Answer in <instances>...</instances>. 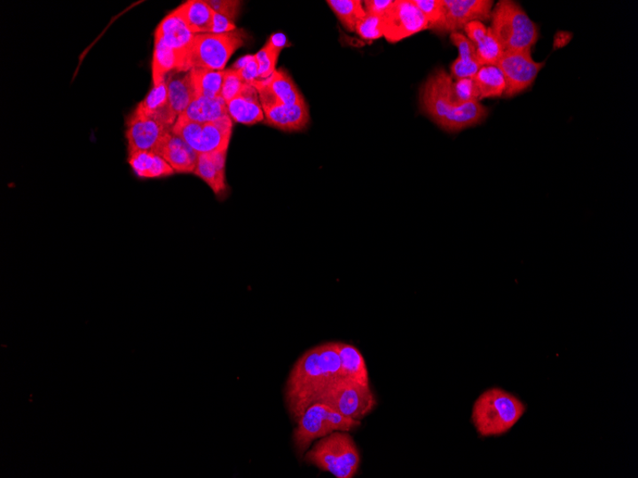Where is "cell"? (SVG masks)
Wrapping results in <instances>:
<instances>
[{
  "label": "cell",
  "mask_w": 638,
  "mask_h": 478,
  "mask_svg": "<svg viewBox=\"0 0 638 478\" xmlns=\"http://www.w3.org/2000/svg\"><path fill=\"white\" fill-rule=\"evenodd\" d=\"M246 36L243 30L220 35H195L187 58L186 71L193 68L223 71L236 50L245 44Z\"/></svg>",
  "instance_id": "52a82bcc"
},
{
  "label": "cell",
  "mask_w": 638,
  "mask_h": 478,
  "mask_svg": "<svg viewBox=\"0 0 638 478\" xmlns=\"http://www.w3.org/2000/svg\"><path fill=\"white\" fill-rule=\"evenodd\" d=\"M129 163L138 177L143 179L166 178L175 173L166 160L150 151L129 153Z\"/></svg>",
  "instance_id": "603a6c76"
},
{
  "label": "cell",
  "mask_w": 638,
  "mask_h": 478,
  "mask_svg": "<svg viewBox=\"0 0 638 478\" xmlns=\"http://www.w3.org/2000/svg\"><path fill=\"white\" fill-rule=\"evenodd\" d=\"M232 120L245 125H254L265 120L256 87L245 83L241 92L227 104Z\"/></svg>",
  "instance_id": "ffe728a7"
},
{
  "label": "cell",
  "mask_w": 638,
  "mask_h": 478,
  "mask_svg": "<svg viewBox=\"0 0 638 478\" xmlns=\"http://www.w3.org/2000/svg\"><path fill=\"white\" fill-rule=\"evenodd\" d=\"M341 359L342 377L344 380L370 386L366 362L360 350L354 345L336 342Z\"/></svg>",
  "instance_id": "7402d4cb"
},
{
  "label": "cell",
  "mask_w": 638,
  "mask_h": 478,
  "mask_svg": "<svg viewBox=\"0 0 638 478\" xmlns=\"http://www.w3.org/2000/svg\"><path fill=\"white\" fill-rule=\"evenodd\" d=\"M180 59L171 48L159 39H155L153 59L154 85L166 82L167 74L172 71L179 72Z\"/></svg>",
  "instance_id": "83f0119b"
},
{
  "label": "cell",
  "mask_w": 638,
  "mask_h": 478,
  "mask_svg": "<svg viewBox=\"0 0 638 478\" xmlns=\"http://www.w3.org/2000/svg\"><path fill=\"white\" fill-rule=\"evenodd\" d=\"M194 36L195 35L174 11L161 21L155 31V39L161 40L178 55L179 72H187V58L190 55Z\"/></svg>",
  "instance_id": "5bb4252c"
},
{
  "label": "cell",
  "mask_w": 638,
  "mask_h": 478,
  "mask_svg": "<svg viewBox=\"0 0 638 478\" xmlns=\"http://www.w3.org/2000/svg\"><path fill=\"white\" fill-rule=\"evenodd\" d=\"M327 4L350 32H356L357 24L366 16L364 3L360 0H328Z\"/></svg>",
  "instance_id": "f546056e"
},
{
  "label": "cell",
  "mask_w": 638,
  "mask_h": 478,
  "mask_svg": "<svg viewBox=\"0 0 638 478\" xmlns=\"http://www.w3.org/2000/svg\"><path fill=\"white\" fill-rule=\"evenodd\" d=\"M445 25L442 34H453L464 30L473 21L492 19V0H443Z\"/></svg>",
  "instance_id": "7c38bea8"
},
{
  "label": "cell",
  "mask_w": 638,
  "mask_h": 478,
  "mask_svg": "<svg viewBox=\"0 0 638 478\" xmlns=\"http://www.w3.org/2000/svg\"><path fill=\"white\" fill-rule=\"evenodd\" d=\"M356 32L362 40L367 42L377 41L383 36L382 18L366 14L356 27Z\"/></svg>",
  "instance_id": "e575fe53"
},
{
  "label": "cell",
  "mask_w": 638,
  "mask_h": 478,
  "mask_svg": "<svg viewBox=\"0 0 638 478\" xmlns=\"http://www.w3.org/2000/svg\"><path fill=\"white\" fill-rule=\"evenodd\" d=\"M525 411L527 408L516 396L492 388L475 401L471 420L481 437L501 436L518 423Z\"/></svg>",
  "instance_id": "3957f363"
},
{
  "label": "cell",
  "mask_w": 638,
  "mask_h": 478,
  "mask_svg": "<svg viewBox=\"0 0 638 478\" xmlns=\"http://www.w3.org/2000/svg\"><path fill=\"white\" fill-rule=\"evenodd\" d=\"M361 421L344 417L322 404L310 406L296 421L293 432V445L296 456L303 458L317 440L335 432H353Z\"/></svg>",
  "instance_id": "8992f818"
},
{
  "label": "cell",
  "mask_w": 638,
  "mask_h": 478,
  "mask_svg": "<svg viewBox=\"0 0 638 478\" xmlns=\"http://www.w3.org/2000/svg\"><path fill=\"white\" fill-rule=\"evenodd\" d=\"M303 456L310 466L327 472L336 478H353L357 475L361 457L352 435L335 432L311 445Z\"/></svg>",
  "instance_id": "277c9868"
},
{
  "label": "cell",
  "mask_w": 638,
  "mask_h": 478,
  "mask_svg": "<svg viewBox=\"0 0 638 478\" xmlns=\"http://www.w3.org/2000/svg\"><path fill=\"white\" fill-rule=\"evenodd\" d=\"M190 72L197 98L220 97L224 71L193 68Z\"/></svg>",
  "instance_id": "f1b7e54d"
},
{
  "label": "cell",
  "mask_w": 638,
  "mask_h": 478,
  "mask_svg": "<svg viewBox=\"0 0 638 478\" xmlns=\"http://www.w3.org/2000/svg\"><path fill=\"white\" fill-rule=\"evenodd\" d=\"M453 81L452 75L440 68L430 75L420 90L423 114L450 134L475 127L489 115V109L480 102L458 105L453 93Z\"/></svg>",
  "instance_id": "7a4b0ae2"
},
{
  "label": "cell",
  "mask_w": 638,
  "mask_h": 478,
  "mask_svg": "<svg viewBox=\"0 0 638 478\" xmlns=\"http://www.w3.org/2000/svg\"><path fill=\"white\" fill-rule=\"evenodd\" d=\"M245 82L240 71L229 69L224 71L220 97L228 104L243 90Z\"/></svg>",
  "instance_id": "d590c367"
},
{
  "label": "cell",
  "mask_w": 638,
  "mask_h": 478,
  "mask_svg": "<svg viewBox=\"0 0 638 478\" xmlns=\"http://www.w3.org/2000/svg\"><path fill=\"white\" fill-rule=\"evenodd\" d=\"M228 149L198 154L194 174L203 180L214 193L221 198L227 193L226 160Z\"/></svg>",
  "instance_id": "e0dca14e"
},
{
  "label": "cell",
  "mask_w": 638,
  "mask_h": 478,
  "mask_svg": "<svg viewBox=\"0 0 638 478\" xmlns=\"http://www.w3.org/2000/svg\"><path fill=\"white\" fill-rule=\"evenodd\" d=\"M236 30L235 23L233 20L224 17L215 12L214 25H212V30L210 34H227Z\"/></svg>",
  "instance_id": "ab89813d"
},
{
  "label": "cell",
  "mask_w": 638,
  "mask_h": 478,
  "mask_svg": "<svg viewBox=\"0 0 638 478\" xmlns=\"http://www.w3.org/2000/svg\"><path fill=\"white\" fill-rule=\"evenodd\" d=\"M453 93L458 105L480 102V94L473 78L453 81Z\"/></svg>",
  "instance_id": "836d02e7"
},
{
  "label": "cell",
  "mask_w": 638,
  "mask_h": 478,
  "mask_svg": "<svg viewBox=\"0 0 638 478\" xmlns=\"http://www.w3.org/2000/svg\"><path fill=\"white\" fill-rule=\"evenodd\" d=\"M429 29V21L413 0H395L382 17V34L390 43Z\"/></svg>",
  "instance_id": "30bf717a"
},
{
  "label": "cell",
  "mask_w": 638,
  "mask_h": 478,
  "mask_svg": "<svg viewBox=\"0 0 638 478\" xmlns=\"http://www.w3.org/2000/svg\"><path fill=\"white\" fill-rule=\"evenodd\" d=\"M344 417L361 421L377 407L376 396L370 386L360 385L340 377L317 401Z\"/></svg>",
  "instance_id": "ba28073f"
},
{
  "label": "cell",
  "mask_w": 638,
  "mask_h": 478,
  "mask_svg": "<svg viewBox=\"0 0 638 478\" xmlns=\"http://www.w3.org/2000/svg\"><path fill=\"white\" fill-rule=\"evenodd\" d=\"M252 85L258 92L260 104L268 106H296L306 103L295 82L285 70H275L266 81H257Z\"/></svg>",
  "instance_id": "4fadbf2b"
},
{
  "label": "cell",
  "mask_w": 638,
  "mask_h": 478,
  "mask_svg": "<svg viewBox=\"0 0 638 478\" xmlns=\"http://www.w3.org/2000/svg\"><path fill=\"white\" fill-rule=\"evenodd\" d=\"M340 377L342 366L336 342H325L306 350L295 362L284 387L285 406L292 420L296 423Z\"/></svg>",
  "instance_id": "6da1fadb"
},
{
  "label": "cell",
  "mask_w": 638,
  "mask_h": 478,
  "mask_svg": "<svg viewBox=\"0 0 638 478\" xmlns=\"http://www.w3.org/2000/svg\"><path fill=\"white\" fill-rule=\"evenodd\" d=\"M253 57H254L253 55H247V56L240 59L232 66V69L236 70V71L241 70L243 67H246L248 62L253 59Z\"/></svg>",
  "instance_id": "b9f144b4"
},
{
  "label": "cell",
  "mask_w": 638,
  "mask_h": 478,
  "mask_svg": "<svg viewBox=\"0 0 638 478\" xmlns=\"http://www.w3.org/2000/svg\"><path fill=\"white\" fill-rule=\"evenodd\" d=\"M207 4L212 10L217 12V14L233 21L240 15L241 2H235V0H209Z\"/></svg>",
  "instance_id": "8d00e7d4"
},
{
  "label": "cell",
  "mask_w": 638,
  "mask_h": 478,
  "mask_svg": "<svg viewBox=\"0 0 638 478\" xmlns=\"http://www.w3.org/2000/svg\"><path fill=\"white\" fill-rule=\"evenodd\" d=\"M126 137L129 153L135 151L154 153L161 138L170 132L161 123L134 111L128 121Z\"/></svg>",
  "instance_id": "9a60e30c"
},
{
  "label": "cell",
  "mask_w": 638,
  "mask_h": 478,
  "mask_svg": "<svg viewBox=\"0 0 638 478\" xmlns=\"http://www.w3.org/2000/svg\"><path fill=\"white\" fill-rule=\"evenodd\" d=\"M192 121L206 123L229 116L227 104L221 97L196 98L182 114Z\"/></svg>",
  "instance_id": "d4e9b609"
},
{
  "label": "cell",
  "mask_w": 638,
  "mask_h": 478,
  "mask_svg": "<svg viewBox=\"0 0 638 478\" xmlns=\"http://www.w3.org/2000/svg\"><path fill=\"white\" fill-rule=\"evenodd\" d=\"M154 153L166 160L177 173H194L196 169L198 153L172 131L161 138Z\"/></svg>",
  "instance_id": "2e32d148"
},
{
  "label": "cell",
  "mask_w": 638,
  "mask_h": 478,
  "mask_svg": "<svg viewBox=\"0 0 638 478\" xmlns=\"http://www.w3.org/2000/svg\"><path fill=\"white\" fill-rule=\"evenodd\" d=\"M473 79L478 87L480 100L504 96L506 80L497 66L482 67Z\"/></svg>",
  "instance_id": "4316f807"
},
{
  "label": "cell",
  "mask_w": 638,
  "mask_h": 478,
  "mask_svg": "<svg viewBox=\"0 0 638 478\" xmlns=\"http://www.w3.org/2000/svg\"><path fill=\"white\" fill-rule=\"evenodd\" d=\"M136 112L144 116L152 118L172 131L178 115L172 109L169 99L167 82L154 85L143 102L137 106Z\"/></svg>",
  "instance_id": "ac0fdd59"
},
{
  "label": "cell",
  "mask_w": 638,
  "mask_h": 478,
  "mask_svg": "<svg viewBox=\"0 0 638 478\" xmlns=\"http://www.w3.org/2000/svg\"><path fill=\"white\" fill-rule=\"evenodd\" d=\"M491 30L504 52L532 50L540 39V28L527 12L511 0H501L492 10Z\"/></svg>",
  "instance_id": "5b68a950"
},
{
  "label": "cell",
  "mask_w": 638,
  "mask_h": 478,
  "mask_svg": "<svg viewBox=\"0 0 638 478\" xmlns=\"http://www.w3.org/2000/svg\"><path fill=\"white\" fill-rule=\"evenodd\" d=\"M194 34H209L214 25L215 11L207 2L191 0L174 10Z\"/></svg>",
  "instance_id": "cb8c5ba5"
},
{
  "label": "cell",
  "mask_w": 638,
  "mask_h": 478,
  "mask_svg": "<svg viewBox=\"0 0 638 478\" xmlns=\"http://www.w3.org/2000/svg\"><path fill=\"white\" fill-rule=\"evenodd\" d=\"M428 20L429 29L442 34L445 25V8L443 0H413Z\"/></svg>",
  "instance_id": "1f68e13d"
},
{
  "label": "cell",
  "mask_w": 638,
  "mask_h": 478,
  "mask_svg": "<svg viewBox=\"0 0 638 478\" xmlns=\"http://www.w3.org/2000/svg\"><path fill=\"white\" fill-rule=\"evenodd\" d=\"M394 2L395 0H366L364 6L366 14L382 18Z\"/></svg>",
  "instance_id": "74e56055"
},
{
  "label": "cell",
  "mask_w": 638,
  "mask_h": 478,
  "mask_svg": "<svg viewBox=\"0 0 638 478\" xmlns=\"http://www.w3.org/2000/svg\"><path fill=\"white\" fill-rule=\"evenodd\" d=\"M172 133L181 137L198 154L216 153L229 149L232 120L226 116L216 121L201 123L180 115Z\"/></svg>",
  "instance_id": "9c48e42d"
},
{
  "label": "cell",
  "mask_w": 638,
  "mask_h": 478,
  "mask_svg": "<svg viewBox=\"0 0 638 478\" xmlns=\"http://www.w3.org/2000/svg\"><path fill=\"white\" fill-rule=\"evenodd\" d=\"M167 85L170 106L180 116L197 98L191 72H186L182 77L171 78Z\"/></svg>",
  "instance_id": "484cf974"
},
{
  "label": "cell",
  "mask_w": 638,
  "mask_h": 478,
  "mask_svg": "<svg viewBox=\"0 0 638 478\" xmlns=\"http://www.w3.org/2000/svg\"><path fill=\"white\" fill-rule=\"evenodd\" d=\"M544 66L545 61L537 62L532 59V50L504 52L497 64L506 80L504 96L512 98L527 90Z\"/></svg>",
  "instance_id": "8fae6325"
},
{
  "label": "cell",
  "mask_w": 638,
  "mask_h": 478,
  "mask_svg": "<svg viewBox=\"0 0 638 478\" xmlns=\"http://www.w3.org/2000/svg\"><path fill=\"white\" fill-rule=\"evenodd\" d=\"M282 50L281 47L275 45L269 40L265 46L256 55L259 66L258 81H266L272 77Z\"/></svg>",
  "instance_id": "d6a6232c"
},
{
  "label": "cell",
  "mask_w": 638,
  "mask_h": 478,
  "mask_svg": "<svg viewBox=\"0 0 638 478\" xmlns=\"http://www.w3.org/2000/svg\"><path fill=\"white\" fill-rule=\"evenodd\" d=\"M450 40L459 51V57L450 67V75L454 81L474 78L483 67L477 59V47L460 32L450 34Z\"/></svg>",
  "instance_id": "44dd1931"
},
{
  "label": "cell",
  "mask_w": 638,
  "mask_h": 478,
  "mask_svg": "<svg viewBox=\"0 0 638 478\" xmlns=\"http://www.w3.org/2000/svg\"><path fill=\"white\" fill-rule=\"evenodd\" d=\"M464 30L467 34L468 39L474 45H477L486 35L489 28H487L481 21H473L469 23Z\"/></svg>",
  "instance_id": "f35d334b"
},
{
  "label": "cell",
  "mask_w": 638,
  "mask_h": 478,
  "mask_svg": "<svg viewBox=\"0 0 638 478\" xmlns=\"http://www.w3.org/2000/svg\"><path fill=\"white\" fill-rule=\"evenodd\" d=\"M265 122L274 129L285 132L304 130L310 123V111L306 103L296 106H263Z\"/></svg>",
  "instance_id": "d6986e66"
},
{
  "label": "cell",
  "mask_w": 638,
  "mask_h": 478,
  "mask_svg": "<svg viewBox=\"0 0 638 478\" xmlns=\"http://www.w3.org/2000/svg\"><path fill=\"white\" fill-rule=\"evenodd\" d=\"M240 73L245 83L253 84L255 82L258 81L259 66L257 64L256 56H254L253 59L248 62L245 67L240 70Z\"/></svg>",
  "instance_id": "60d3db41"
},
{
  "label": "cell",
  "mask_w": 638,
  "mask_h": 478,
  "mask_svg": "<svg viewBox=\"0 0 638 478\" xmlns=\"http://www.w3.org/2000/svg\"><path fill=\"white\" fill-rule=\"evenodd\" d=\"M477 55L480 64L484 66H497L504 54V49L497 41L491 28L486 35L477 45Z\"/></svg>",
  "instance_id": "4dcf8cb0"
}]
</instances>
